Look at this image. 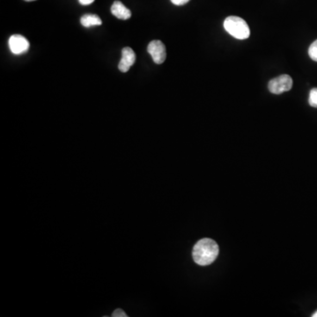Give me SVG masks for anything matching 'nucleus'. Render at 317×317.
<instances>
[{
  "instance_id": "8",
  "label": "nucleus",
  "mask_w": 317,
  "mask_h": 317,
  "mask_svg": "<svg viewBox=\"0 0 317 317\" xmlns=\"http://www.w3.org/2000/svg\"><path fill=\"white\" fill-rule=\"evenodd\" d=\"M81 23L83 27H91L93 26H100L102 24L101 19L95 14H86L81 19Z\"/></svg>"
},
{
  "instance_id": "2",
  "label": "nucleus",
  "mask_w": 317,
  "mask_h": 317,
  "mask_svg": "<svg viewBox=\"0 0 317 317\" xmlns=\"http://www.w3.org/2000/svg\"><path fill=\"white\" fill-rule=\"evenodd\" d=\"M224 27L228 34L239 40L250 37V29L246 21L238 16H229L224 21Z\"/></svg>"
},
{
  "instance_id": "3",
  "label": "nucleus",
  "mask_w": 317,
  "mask_h": 317,
  "mask_svg": "<svg viewBox=\"0 0 317 317\" xmlns=\"http://www.w3.org/2000/svg\"><path fill=\"white\" fill-rule=\"evenodd\" d=\"M268 88L274 95H281L285 92L290 91L293 88V80L289 75H281L271 80L268 84Z\"/></svg>"
},
{
  "instance_id": "15",
  "label": "nucleus",
  "mask_w": 317,
  "mask_h": 317,
  "mask_svg": "<svg viewBox=\"0 0 317 317\" xmlns=\"http://www.w3.org/2000/svg\"><path fill=\"white\" fill-rule=\"evenodd\" d=\"M25 1H27V2H32V1H35V0H25Z\"/></svg>"
},
{
  "instance_id": "7",
  "label": "nucleus",
  "mask_w": 317,
  "mask_h": 317,
  "mask_svg": "<svg viewBox=\"0 0 317 317\" xmlns=\"http://www.w3.org/2000/svg\"><path fill=\"white\" fill-rule=\"evenodd\" d=\"M111 14L120 20H128L132 17V12L120 1H115L111 7Z\"/></svg>"
},
{
  "instance_id": "12",
  "label": "nucleus",
  "mask_w": 317,
  "mask_h": 317,
  "mask_svg": "<svg viewBox=\"0 0 317 317\" xmlns=\"http://www.w3.org/2000/svg\"><path fill=\"white\" fill-rule=\"evenodd\" d=\"M189 1V0H171V2L176 6H183V5L188 3Z\"/></svg>"
},
{
  "instance_id": "9",
  "label": "nucleus",
  "mask_w": 317,
  "mask_h": 317,
  "mask_svg": "<svg viewBox=\"0 0 317 317\" xmlns=\"http://www.w3.org/2000/svg\"><path fill=\"white\" fill-rule=\"evenodd\" d=\"M308 103L311 107L317 108V88L311 89L309 93V98H308Z\"/></svg>"
},
{
  "instance_id": "5",
  "label": "nucleus",
  "mask_w": 317,
  "mask_h": 317,
  "mask_svg": "<svg viewBox=\"0 0 317 317\" xmlns=\"http://www.w3.org/2000/svg\"><path fill=\"white\" fill-rule=\"evenodd\" d=\"M8 44L11 51L15 55L23 54L29 49V42L20 34L12 35Z\"/></svg>"
},
{
  "instance_id": "13",
  "label": "nucleus",
  "mask_w": 317,
  "mask_h": 317,
  "mask_svg": "<svg viewBox=\"0 0 317 317\" xmlns=\"http://www.w3.org/2000/svg\"><path fill=\"white\" fill-rule=\"evenodd\" d=\"M78 1L82 6H88V5H91L95 0H78Z\"/></svg>"
},
{
  "instance_id": "1",
  "label": "nucleus",
  "mask_w": 317,
  "mask_h": 317,
  "mask_svg": "<svg viewBox=\"0 0 317 317\" xmlns=\"http://www.w3.org/2000/svg\"><path fill=\"white\" fill-rule=\"evenodd\" d=\"M219 250L218 244L213 240L209 238L200 240L193 248V260L199 265H209L216 260Z\"/></svg>"
},
{
  "instance_id": "6",
  "label": "nucleus",
  "mask_w": 317,
  "mask_h": 317,
  "mask_svg": "<svg viewBox=\"0 0 317 317\" xmlns=\"http://www.w3.org/2000/svg\"><path fill=\"white\" fill-rule=\"evenodd\" d=\"M136 55L132 48L126 47L122 51V58L119 62L118 69L122 72H127L134 64Z\"/></svg>"
},
{
  "instance_id": "14",
  "label": "nucleus",
  "mask_w": 317,
  "mask_h": 317,
  "mask_svg": "<svg viewBox=\"0 0 317 317\" xmlns=\"http://www.w3.org/2000/svg\"><path fill=\"white\" fill-rule=\"evenodd\" d=\"M312 316H313V317H317V311H316V312H315V313H314V314H313V315H312Z\"/></svg>"
},
{
  "instance_id": "4",
  "label": "nucleus",
  "mask_w": 317,
  "mask_h": 317,
  "mask_svg": "<svg viewBox=\"0 0 317 317\" xmlns=\"http://www.w3.org/2000/svg\"><path fill=\"white\" fill-rule=\"evenodd\" d=\"M147 51L151 55L152 60L157 64H162L165 62L167 58V51L164 44L162 41H152L148 44Z\"/></svg>"
},
{
  "instance_id": "10",
  "label": "nucleus",
  "mask_w": 317,
  "mask_h": 317,
  "mask_svg": "<svg viewBox=\"0 0 317 317\" xmlns=\"http://www.w3.org/2000/svg\"><path fill=\"white\" fill-rule=\"evenodd\" d=\"M308 55L312 60L317 62V40L311 44L310 47L308 49Z\"/></svg>"
},
{
  "instance_id": "11",
  "label": "nucleus",
  "mask_w": 317,
  "mask_h": 317,
  "mask_svg": "<svg viewBox=\"0 0 317 317\" xmlns=\"http://www.w3.org/2000/svg\"><path fill=\"white\" fill-rule=\"evenodd\" d=\"M112 316L113 317H126L127 316V314H125L124 311L118 308V309H115L114 312H113V314H112Z\"/></svg>"
}]
</instances>
